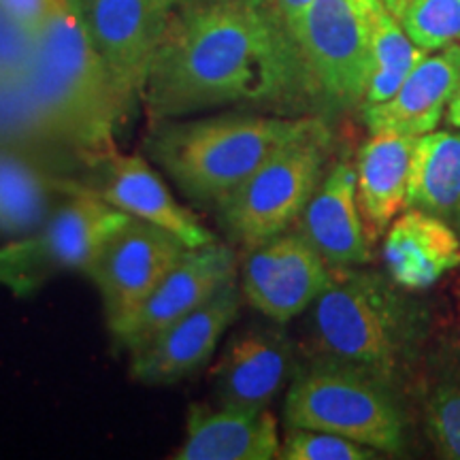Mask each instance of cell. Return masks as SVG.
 <instances>
[{"label": "cell", "instance_id": "cell-25", "mask_svg": "<svg viewBox=\"0 0 460 460\" xmlns=\"http://www.w3.org/2000/svg\"><path fill=\"white\" fill-rule=\"evenodd\" d=\"M286 429L281 441L284 460H371L379 456L377 450L343 435L312 429Z\"/></svg>", "mask_w": 460, "mask_h": 460}, {"label": "cell", "instance_id": "cell-30", "mask_svg": "<svg viewBox=\"0 0 460 460\" xmlns=\"http://www.w3.org/2000/svg\"><path fill=\"white\" fill-rule=\"evenodd\" d=\"M447 122H450L454 128H460V84H458V90L456 94H454V99L450 102V107H447Z\"/></svg>", "mask_w": 460, "mask_h": 460}, {"label": "cell", "instance_id": "cell-17", "mask_svg": "<svg viewBox=\"0 0 460 460\" xmlns=\"http://www.w3.org/2000/svg\"><path fill=\"white\" fill-rule=\"evenodd\" d=\"M292 367L290 343L279 332L245 329L222 348L209 371L217 402L267 407L284 386Z\"/></svg>", "mask_w": 460, "mask_h": 460}, {"label": "cell", "instance_id": "cell-19", "mask_svg": "<svg viewBox=\"0 0 460 460\" xmlns=\"http://www.w3.org/2000/svg\"><path fill=\"white\" fill-rule=\"evenodd\" d=\"M416 137L371 132L356 163V192L369 241L382 237L405 211Z\"/></svg>", "mask_w": 460, "mask_h": 460}, {"label": "cell", "instance_id": "cell-15", "mask_svg": "<svg viewBox=\"0 0 460 460\" xmlns=\"http://www.w3.org/2000/svg\"><path fill=\"white\" fill-rule=\"evenodd\" d=\"M298 233L335 269L360 267L371 261V241L360 214L352 163L341 160L326 171L298 217Z\"/></svg>", "mask_w": 460, "mask_h": 460}, {"label": "cell", "instance_id": "cell-29", "mask_svg": "<svg viewBox=\"0 0 460 460\" xmlns=\"http://www.w3.org/2000/svg\"><path fill=\"white\" fill-rule=\"evenodd\" d=\"M309 3H312V0H278V9L281 11V15H284L288 28H292V24L301 17L303 11L309 7Z\"/></svg>", "mask_w": 460, "mask_h": 460}, {"label": "cell", "instance_id": "cell-26", "mask_svg": "<svg viewBox=\"0 0 460 460\" xmlns=\"http://www.w3.org/2000/svg\"><path fill=\"white\" fill-rule=\"evenodd\" d=\"M424 420L439 456L460 460V379L441 384L429 394Z\"/></svg>", "mask_w": 460, "mask_h": 460}, {"label": "cell", "instance_id": "cell-18", "mask_svg": "<svg viewBox=\"0 0 460 460\" xmlns=\"http://www.w3.org/2000/svg\"><path fill=\"white\" fill-rule=\"evenodd\" d=\"M388 278L405 290H427L460 264V241L444 217L405 209L384 239Z\"/></svg>", "mask_w": 460, "mask_h": 460}, {"label": "cell", "instance_id": "cell-7", "mask_svg": "<svg viewBox=\"0 0 460 460\" xmlns=\"http://www.w3.org/2000/svg\"><path fill=\"white\" fill-rule=\"evenodd\" d=\"M290 32L322 107L362 109L371 77L369 0H312Z\"/></svg>", "mask_w": 460, "mask_h": 460}, {"label": "cell", "instance_id": "cell-23", "mask_svg": "<svg viewBox=\"0 0 460 460\" xmlns=\"http://www.w3.org/2000/svg\"><path fill=\"white\" fill-rule=\"evenodd\" d=\"M0 147L48 154L68 152L28 94L22 77H0Z\"/></svg>", "mask_w": 460, "mask_h": 460}, {"label": "cell", "instance_id": "cell-21", "mask_svg": "<svg viewBox=\"0 0 460 460\" xmlns=\"http://www.w3.org/2000/svg\"><path fill=\"white\" fill-rule=\"evenodd\" d=\"M405 209L444 220L460 214V132L430 130L416 137Z\"/></svg>", "mask_w": 460, "mask_h": 460}, {"label": "cell", "instance_id": "cell-31", "mask_svg": "<svg viewBox=\"0 0 460 460\" xmlns=\"http://www.w3.org/2000/svg\"><path fill=\"white\" fill-rule=\"evenodd\" d=\"M382 3L386 4V9L396 17V20H401L402 11H405L407 3H410V0H382Z\"/></svg>", "mask_w": 460, "mask_h": 460}, {"label": "cell", "instance_id": "cell-11", "mask_svg": "<svg viewBox=\"0 0 460 460\" xmlns=\"http://www.w3.org/2000/svg\"><path fill=\"white\" fill-rule=\"evenodd\" d=\"M233 279H237V256L233 247L217 241L203 247H190L147 301L109 332L119 348L128 349V354L139 352Z\"/></svg>", "mask_w": 460, "mask_h": 460}, {"label": "cell", "instance_id": "cell-16", "mask_svg": "<svg viewBox=\"0 0 460 460\" xmlns=\"http://www.w3.org/2000/svg\"><path fill=\"white\" fill-rule=\"evenodd\" d=\"M460 84V43L429 51L399 90L379 105L362 107L371 132L420 137L435 130Z\"/></svg>", "mask_w": 460, "mask_h": 460}, {"label": "cell", "instance_id": "cell-32", "mask_svg": "<svg viewBox=\"0 0 460 460\" xmlns=\"http://www.w3.org/2000/svg\"><path fill=\"white\" fill-rule=\"evenodd\" d=\"M241 3H254V4H278V0H241Z\"/></svg>", "mask_w": 460, "mask_h": 460}, {"label": "cell", "instance_id": "cell-4", "mask_svg": "<svg viewBox=\"0 0 460 460\" xmlns=\"http://www.w3.org/2000/svg\"><path fill=\"white\" fill-rule=\"evenodd\" d=\"M402 290L379 273L335 269L312 305L318 356L362 367L394 386L418 358L429 329L424 305Z\"/></svg>", "mask_w": 460, "mask_h": 460}, {"label": "cell", "instance_id": "cell-5", "mask_svg": "<svg viewBox=\"0 0 460 460\" xmlns=\"http://www.w3.org/2000/svg\"><path fill=\"white\" fill-rule=\"evenodd\" d=\"M286 427L326 430L394 454L405 447V416L394 386L376 373L318 356L292 379Z\"/></svg>", "mask_w": 460, "mask_h": 460}, {"label": "cell", "instance_id": "cell-20", "mask_svg": "<svg viewBox=\"0 0 460 460\" xmlns=\"http://www.w3.org/2000/svg\"><path fill=\"white\" fill-rule=\"evenodd\" d=\"M51 156L0 147V233L26 237L49 220L51 200L68 197L82 181L51 171Z\"/></svg>", "mask_w": 460, "mask_h": 460}, {"label": "cell", "instance_id": "cell-10", "mask_svg": "<svg viewBox=\"0 0 460 460\" xmlns=\"http://www.w3.org/2000/svg\"><path fill=\"white\" fill-rule=\"evenodd\" d=\"M245 252L239 271L243 301L278 324L312 307L335 273L298 230H286Z\"/></svg>", "mask_w": 460, "mask_h": 460}, {"label": "cell", "instance_id": "cell-27", "mask_svg": "<svg viewBox=\"0 0 460 460\" xmlns=\"http://www.w3.org/2000/svg\"><path fill=\"white\" fill-rule=\"evenodd\" d=\"M34 34L0 9V77H22L32 58Z\"/></svg>", "mask_w": 460, "mask_h": 460}, {"label": "cell", "instance_id": "cell-3", "mask_svg": "<svg viewBox=\"0 0 460 460\" xmlns=\"http://www.w3.org/2000/svg\"><path fill=\"white\" fill-rule=\"evenodd\" d=\"M22 82L65 147L85 164L118 146L115 135L126 126L122 107L71 0H54L34 32Z\"/></svg>", "mask_w": 460, "mask_h": 460}, {"label": "cell", "instance_id": "cell-1", "mask_svg": "<svg viewBox=\"0 0 460 460\" xmlns=\"http://www.w3.org/2000/svg\"><path fill=\"white\" fill-rule=\"evenodd\" d=\"M141 105L149 122H160L224 107L309 115L322 101L278 4L181 0Z\"/></svg>", "mask_w": 460, "mask_h": 460}, {"label": "cell", "instance_id": "cell-8", "mask_svg": "<svg viewBox=\"0 0 460 460\" xmlns=\"http://www.w3.org/2000/svg\"><path fill=\"white\" fill-rule=\"evenodd\" d=\"M105 62L128 124L141 105L149 65L181 0H71Z\"/></svg>", "mask_w": 460, "mask_h": 460}, {"label": "cell", "instance_id": "cell-13", "mask_svg": "<svg viewBox=\"0 0 460 460\" xmlns=\"http://www.w3.org/2000/svg\"><path fill=\"white\" fill-rule=\"evenodd\" d=\"M88 164L99 169V181L92 190L107 203L132 217L169 230L188 247H203L217 241L188 207L172 197L158 171L139 154H124L113 146Z\"/></svg>", "mask_w": 460, "mask_h": 460}, {"label": "cell", "instance_id": "cell-12", "mask_svg": "<svg viewBox=\"0 0 460 460\" xmlns=\"http://www.w3.org/2000/svg\"><path fill=\"white\" fill-rule=\"evenodd\" d=\"M241 301L239 279L224 284L209 301L171 324L139 352L130 354L132 379L147 386H164L209 365L222 335L237 318Z\"/></svg>", "mask_w": 460, "mask_h": 460}, {"label": "cell", "instance_id": "cell-2", "mask_svg": "<svg viewBox=\"0 0 460 460\" xmlns=\"http://www.w3.org/2000/svg\"><path fill=\"white\" fill-rule=\"evenodd\" d=\"M318 115L220 113L149 122L146 147L177 190L200 207H216L273 154L324 130Z\"/></svg>", "mask_w": 460, "mask_h": 460}, {"label": "cell", "instance_id": "cell-24", "mask_svg": "<svg viewBox=\"0 0 460 460\" xmlns=\"http://www.w3.org/2000/svg\"><path fill=\"white\" fill-rule=\"evenodd\" d=\"M399 22L424 51L460 43V0H410Z\"/></svg>", "mask_w": 460, "mask_h": 460}, {"label": "cell", "instance_id": "cell-14", "mask_svg": "<svg viewBox=\"0 0 460 460\" xmlns=\"http://www.w3.org/2000/svg\"><path fill=\"white\" fill-rule=\"evenodd\" d=\"M177 460H273L281 458L278 420L267 407L194 402L186 416V441Z\"/></svg>", "mask_w": 460, "mask_h": 460}, {"label": "cell", "instance_id": "cell-22", "mask_svg": "<svg viewBox=\"0 0 460 460\" xmlns=\"http://www.w3.org/2000/svg\"><path fill=\"white\" fill-rule=\"evenodd\" d=\"M371 22V77L365 105H379L401 88L420 60L429 51L411 41L401 22L390 13L382 0H369Z\"/></svg>", "mask_w": 460, "mask_h": 460}, {"label": "cell", "instance_id": "cell-28", "mask_svg": "<svg viewBox=\"0 0 460 460\" xmlns=\"http://www.w3.org/2000/svg\"><path fill=\"white\" fill-rule=\"evenodd\" d=\"M54 0H0V9L28 32H37L49 15Z\"/></svg>", "mask_w": 460, "mask_h": 460}, {"label": "cell", "instance_id": "cell-6", "mask_svg": "<svg viewBox=\"0 0 460 460\" xmlns=\"http://www.w3.org/2000/svg\"><path fill=\"white\" fill-rule=\"evenodd\" d=\"M329 149L324 128L273 154L216 207L226 237L250 250L295 226L324 180Z\"/></svg>", "mask_w": 460, "mask_h": 460}, {"label": "cell", "instance_id": "cell-9", "mask_svg": "<svg viewBox=\"0 0 460 460\" xmlns=\"http://www.w3.org/2000/svg\"><path fill=\"white\" fill-rule=\"evenodd\" d=\"M188 250L169 230L139 217H132L107 241L88 278L102 298L109 331L118 329L147 301Z\"/></svg>", "mask_w": 460, "mask_h": 460}]
</instances>
